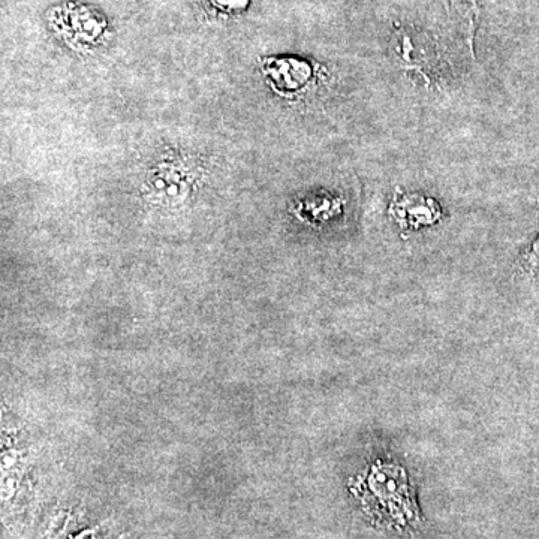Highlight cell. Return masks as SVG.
Instances as JSON below:
<instances>
[{
	"instance_id": "cell-2",
	"label": "cell",
	"mask_w": 539,
	"mask_h": 539,
	"mask_svg": "<svg viewBox=\"0 0 539 539\" xmlns=\"http://www.w3.org/2000/svg\"><path fill=\"white\" fill-rule=\"evenodd\" d=\"M263 69L271 86L280 93L300 92L313 77L312 65L298 57H269Z\"/></svg>"
},
{
	"instance_id": "cell-1",
	"label": "cell",
	"mask_w": 539,
	"mask_h": 539,
	"mask_svg": "<svg viewBox=\"0 0 539 539\" xmlns=\"http://www.w3.org/2000/svg\"><path fill=\"white\" fill-rule=\"evenodd\" d=\"M357 496L366 513L385 528L405 531L420 520L408 477L393 463L370 466L358 481Z\"/></svg>"
},
{
	"instance_id": "cell-3",
	"label": "cell",
	"mask_w": 539,
	"mask_h": 539,
	"mask_svg": "<svg viewBox=\"0 0 539 539\" xmlns=\"http://www.w3.org/2000/svg\"><path fill=\"white\" fill-rule=\"evenodd\" d=\"M391 215L409 230L435 225L441 219V207L421 194H397L390 207Z\"/></svg>"
},
{
	"instance_id": "cell-6",
	"label": "cell",
	"mask_w": 539,
	"mask_h": 539,
	"mask_svg": "<svg viewBox=\"0 0 539 539\" xmlns=\"http://www.w3.org/2000/svg\"><path fill=\"white\" fill-rule=\"evenodd\" d=\"M528 266L531 267L532 270L538 269L539 267V239L532 245L531 252H529Z\"/></svg>"
},
{
	"instance_id": "cell-4",
	"label": "cell",
	"mask_w": 539,
	"mask_h": 539,
	"mask_svg": "<svg viewBox=\"0 0 539 539\" xmlns=\"http://www.w3.org/2000/svg\"><path fill=\"white\" fill-rule=\"evenodd\" d=\"M65 14L68 15L69 29L77 30L74 38L84 39V41H95L99 36L104 35V17L87 9L86 6H68Z\"/></svg>"
},
{
	"instance_id": "cell-5",
	"label": "cell",
	"mask_w": 539,
	"mask_h": 539,
	"mask_svg": "<svg viewBox=\"0 0 539 539\" xmlns=\"http://www.w3.org/2000/svg\"><path fill=\"white\" fill-rule=\"evenodd\" d=\"M215 8L221 9L224 12H240L245 11L251 0H210Z\"/></svg>"
}]
</instances>
